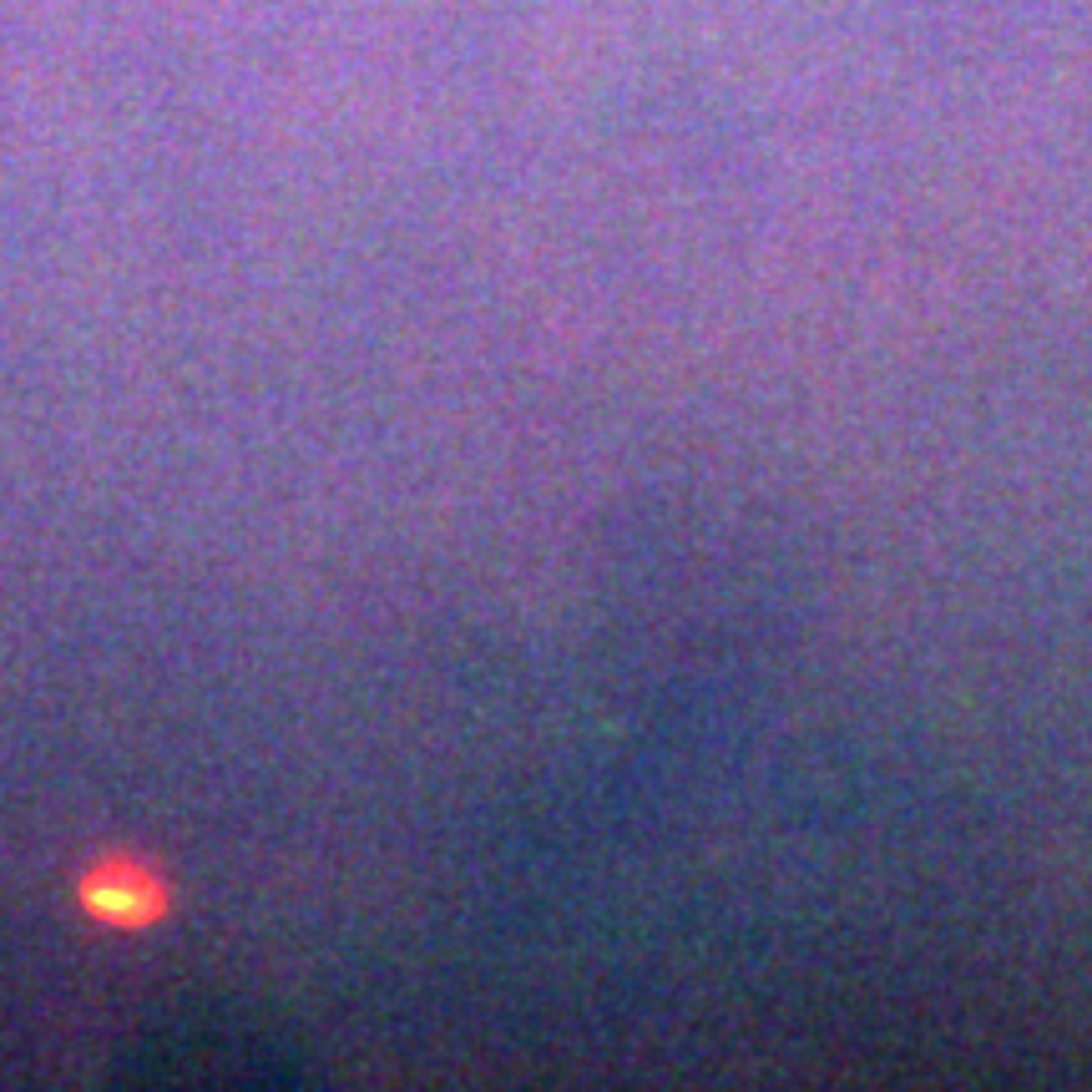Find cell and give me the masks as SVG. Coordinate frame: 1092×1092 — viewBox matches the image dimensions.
<instances>
[{"instance_id": "cell-1", "label": "cell", "mask_w": 1092, "mask_h": 1092, "mask_svg": "<svg viewBox=\"0 0 1092 1092\" xmlns=\"http://www.w3.org/2000/svg\"><path fill=\"white\" fill-rule=\"evenodd\" d=\"M87 910L111 926H142L163 915V886L142 870V865H102L87 886Z\"/></svg>"}]
</instances>
